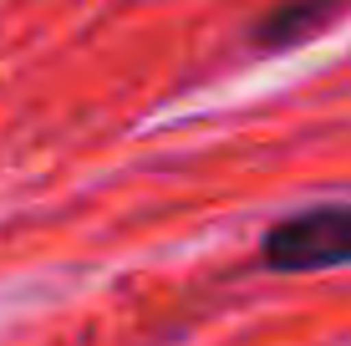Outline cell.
Instances as JSON below:
<instances>
[{"label": "cell", "instance_id": "1", "mask_svg": "<svg viewBox=\"0 0 351 346\" xmlns=\"http://www.w3.org/2000/svg\"><path fill=\"white\" fill-rule=\"evenodd\" d=\"M260 265L280 275H316L351 265V204H316L275 219L260 240Z\"/></svg>", "mask_w": 351, "mask_h": 346}, {"label": "cell", "instance_id": "2", "mask_svg": "<svg viewBox=\"0 0 351 346\" xmlns=\"http://www.w3.org/2000/svg\"><path fill=\"white\" fill-rule=\"evenodd\" d=\"M346 5L351 0H280V5H270L260 16V26L250 31V41H255L260 51H285V46L316 36L321 26H331Z\"/></svg>", "mask_w": 351, "mask_h": 346}]
</instances>
